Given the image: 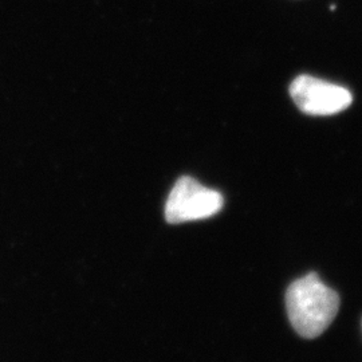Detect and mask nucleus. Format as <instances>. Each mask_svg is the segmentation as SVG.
<instances>
[{
	"label": "nucleus",
	"instance_id": "obj_1",
	"mask_svg": "<svg viewBox=\"0 0 362 362\" xmlns=\"http://www.w3.org/2000/svg\"><path fill=\"white\" fill-rule=\"evenodd\" d=\"M286 309L298 334L311 339L321 336L336 320L339 297L311 272L287 288Z\"/></svg>",
	"mask_w": 362,
	"mask_h": 362
},
{
	"label": "nucleus",
	"instance_id": "obj_2",
	"mask_svg": "<svg viewBox=\"0 0 362 362\" xmlns=\"http://www.w3.org/2000/svg\"><path fill=\"white\" fill-rule=\"evenodd\" d=\"M223 196L206 188L189 176H182L175 184L165 204V219L170 224L207 219L223 207Z\"/></svg>",
	"mask_w": 362,
	"mask_h": 362
},
{
	"label": "nucleus",
	"instance_id": "obj_3",
	"mask_svg": "<svg viewBox=\"0 0 362 362\" xmlns=\"http://www.w3.org/2000/svg\"><path fill=\"white\" fill-rule=\"evenodd\" d=\"M290 95L298 109L310 116H333L353 103L348 89L306 74L291 82Z\"/></svg>",
	"mask_w": 362,
	"mask_h": 362
},
{
	"label": "nucleus",
	"instance_id": "obj_4",
	"mask_svg": "<svg viewBox=\"0 0 362 362\" xmlns=\"http://www.w3.org/2000/svg\"><path fill=\"white\" fill-rule=\"evenodd\" d=\"M361 326H362V322H361Z\"/></svg>",
	"mask_w": 362,
	"mask_h": 362
}]
</instances>
